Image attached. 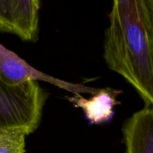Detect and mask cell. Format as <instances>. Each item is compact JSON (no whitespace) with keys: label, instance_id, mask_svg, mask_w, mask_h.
<instances>
[{"label":"cell","instance_id":"4","mask_svg":"<svg viewBox=\"0 0 153 153\" xmlns=\"http://www.w3.org/2000/svg\"><path fill=\"white\" fill-rule=\"evenodd\" d=\"M125 153H153V105L144 107L124 122Z\"/></svg>","mask_w":153,"mask_h":153},{"label":"cell","instance_id":"3","mask_svg":"<svg viewBox=\"0 0 153 153\" xmlns=\"http://www.w3.org/2000/svg\"><path fill=\"white\" fill-rule=\"evenodd\" d=\"M0 76L12 84H20L28 81L46 82L73 94H93L98 88L73 84L51 76L37 70L13 51L0 43Z\"/></svg>","mask_w":153,"mask_h":153},{"label":"cell","instance_id":"1","mask_svg":"<svg viewBox=\"0 0 153 153\" xmlns=\"http://www.w3.org/2000/svg\"><path fill=\"white\" fill-rule=\"evenodd\" d=\"M103 57L144 102L153 105V0H113Z\"/></svg>","mask_w":153,"mask_h":153},{"label":"cell","instance_id":"7","mask_svg":"<svg viewBox=\"0 0 153 153\" xmlns=\"http://www.w3.org/2000/svg\"><path fill=\"white\" fill-rule=\"evenodd\" d=\"M26 136L21 130H1L0 153H25Z\"/></svg>","mask_w":153,"mask_h":153},{"label":"cell","instance_id":"6","mask_svg":"<svg viewBox=\"0 0 153 153\" xmlns=\"http://www.w3.org/2000/svg\"><path fill=\"white\" fill-rule=\"evenodd\" d=\"M14 34L25 42H36L39 35V0H11Z\"/></svg>","mask_w":153,"mask_h":153},{"label":"cell","instance_id":"5","mask_svg":"<svg viewBox=\"0 0 153 153\" xmlns=\"http://www.w3.org/2000/svg\"><path fill=\"white\" fill-rule=\"evenodd\" d=\"M121 93L119 90L107 87L97 90L90 99H85L78 94L67 97V100L83 111L90 125H100L113 118L114 106L120 104L117 97Z\"/></svg>","mask_w":153,"mask_h":153},{"label":"cell","instance_id":"8","mask_svg":"<svg viewBox=\"0 0 153 153\" xmlns=\"http://www.w3.org/2000/svg\"><path fill=\"white\" fill-rule=\"evenodd\" d=\"M0 31L14 34L11 0H0Z\"/></svg>","mask_w":153,"mask_h":153},{"label":"cell","instance_id":"2","mask_svg":"<svg viewBox=\"0 0 153 153\" xmlns=\"http://www.w3.org/2000/svg\"><path fill=\"white\" fill-rule=\"evenodd\" d=\"M47 98V92L37 81L12 84L0 76V131L34 133L40 125Z\"/></svg>","mask_w":153,"mask_h":153}]
</instances>
